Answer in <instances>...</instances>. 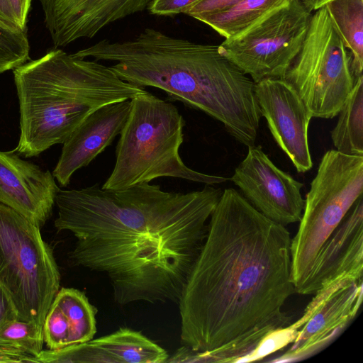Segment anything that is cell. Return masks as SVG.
Instances as JSON below:
<instances>
[{
    "label": "cell",
    "instance_id": "obj_1",
    "mask_svg": "<svg viewBox=\"0 0 363 363\" xmlns=\"http://www.w3.org/2000/svg\"><path fill=\"white\" fill-rule=\"evenodd\" d=\"M222 192L211 185L169 192L149 183L60 189L55 227L77 239L71 264L106 274L118 304L178 303Z\"/></svg>",
    "mask_w": 363,
    "mask_h": 363
},
{
    "label": "cell",
    "instance_id": "obj_2",
    "mask_svg": "<svg viewBox=\"0 0 363 363\" xmlns=\"http://www.w3.org/2000/svg\"><path fill=\"white\" fill-rule=\"evenodd\" d=\"M286 226L225 189L179 304L183 346L200 362H247L264 340L291 323L296 293Z\"/></svg>",
    "mask_w": 363,
    "mask_h": 363
},
{
    "label": "cell",
    "instance_id": "obj_3",
    "mask_svg": "<svg viewBox=\"0 0 363 363\" xmlns=\"http://www.w3.org/2000/svg\"><path fill=\"white\" fill-rule=\"evenodd\" d=\"M73 55L115 62L110 68L123 81L162 89L223 123L240 143H255L262 115L255 83L220 54L218 45L147 28L133 39H103Z\"/></svg>",
    "mask_w": 363,
    "mask_h": 363
},
{
    "label": "cell",
    "instance_id": "obj_4",
    "mask_svg": "<svg viewBox=\"0 0 363 363\" xmlns=\"http://www.w3.org/2000/svg\"><path fill=\"white\" fill-rule=\"evenodd\" d=\"M20 111L18 155L35 157L62 144L96 108L130 100L142 87L98 60L55 48L13 69Z\"/></svg>",
    "mask_w": 363,
    "mask_h": 363
},
{
    "label": "cell",
    "instance_id": "obj_5",
    "mask_svg": "<svg viewBox=\"0 0 363 363\" xmlns=\"http://www.w3.org/2000/svg\"><path fill=\"white\" fill-rule=\"evenodd\" d=\"M131 107L116 148V162L106 189H120L164 177L213 185L228 178L188 167L179 155L185 121L177 107L144 90Z\"/></svg>",
    "mask_w": 363,
    "mask_h": 363
},
{
    "label": "cell",
    "instance_id": "obj_6",
    "mask_svg": "<svg viewBox=\"0 0 363 363\" xmlns=\"http://www.w3.org/2000/svg\"><path fill=\"white\" fill-rule=\"evenodd\" d=\"M363 192V156L337 150L323 156L311 183L296 235L291 238V281L304 295L323 242Z\"/></svg>",
    "mask_w": 363,
    "mask_h": 363
},
{
    "label": "cell",
    "instance_id": "obj_7",
    "mask_svg": "<svg viewBox=\"0 0 363 363\" xmlns=\"http://www.w3.org/2000/svg\"><path fill=\"white\" fill-rule=\"evenodd\" d=\"M0 284L18 318L43 327L60 289V274L40 227L0 203Z\"/></svg>",
    "mask_w": 363,
    "mask_h": 363
},
{
    "label": "cell",
    "instance_id": "obj_8",
    "mask_svg": "<svg viewBox=\"0 0 363 363\" xmlns=\"http://www.w3.org/2000/svg\"><path fill=\"white\" fill-rule=\"evenodd\" d=\"M352 61L323 6L312 13L302 47L284 79L298 92L312 118H333L357 78Z\"/></svg>",
    "mask_w": 363,
    "mask_h": 363
},
{
    "label": "cell",
    "instance_id": "obj_9",
    "mask_svg": "<svg viewBox=\"0 0 363 363\" xmlns=\"http://www.w3.org/2000/svg\"><path fill=\"white\" fill-rule=\"evenodd\" d=\"M312 13L301 1L291 0L240 35L225 39L218 51L254 83L284 79L302 47Z\"/></svg>",
    "mask_w": 363,
    "mask_h": 363
},
{
    "label": "cell",
    "instance_id": "obj_10",
    "mask_svg": "<svg viewBox=\"0 0 363 363\" xmlns=\"http://www.w3.org/2000/svg\"><path fill=\"white\" fill-rule=\"evenodd\" d=\"M303 315L291 323L297 330L291 347L274 362H291L313 355L355 318L363 298V281L338 280L314 294Z\"/></svg>",
    "mask_w": 363,
    "mask_h": 363
},
{
    "label": "cell",
    "instance_id": "obj_11",
    "mask_svg": "<svg viewBox=\"0 0 363 363\" xmlns=\"http://www.w3.org/2000/svg\"><path fill=\"white\" fill-rule=\"evenodd\" d=\"M230 180L269 219L284 226L299 222L305 203L301 194L303 184L276 166L260 146L248 147Z\"/></svg>",
    "mask_w": 363,
    "mask_h": 363
},
{
    "label": "cell",
    "instance_id": "obj_12",
    "mask_svg": "<svg viewBox=\"0 0 363 363\" xmlns=\"http://www.w3.org/2000/svg\"><path fill=\"white\" fill-rule=\"evenodd\" d=\"M255 94L268 128L298 172L313 167L308 130L312 118L296 89L284 79L255 83Z\"/></svg>",
    "mask_w": 363,
    "mask_h": 363
},
{
    "label": "cell",
    "instance_id": "obj_13",
    "mask_svg": "<svg viewBox=\"0 0 363 363\" xmlns=\"http://www.w3.org/2000/svg\"><path fill=\"white\" fill-rule=\"evenodd\" d=\"M55 48L91 38L106 26L147 9L153 0H40Z\"/></svg>",
    "mask_w": 363,
    "mask_h": 363
},
{
    "label": "cell",
    "instance_id": "obj_14",
    "mask_svg": "<svg viewBox=\"0 0 363 363\" xmlns=\"http://www.w3.org/2000/svg\"><path fill=\"white\" fill-rule=\"evenodd\" d=\"M60 189L49 170L21 159L16 152L0 151V203L40 228L50 217Z\"/></svg>",
    "mask_w": 363,
    "mask_h": 363
},
{
    "label": "cell",
    "instance_id": "obj_15",
    "mask_svg": "<svg viewBox=\"0 0 363 363\" xmlns=\"http://www.w3.org/2000/svg\"><path fill=\"white\" fill-rule=\"evenodd\" d=\"M345 278H363L362 195L320 248L304 295Z\"/></svg>",
    "mask_w": 363,
    "mask_h": 363
},
{
    "label": "cell",
    "instance_id": "obj_16",
    "mask_svg": "<svg viewBox=\"0 0 363 363\" xmlns=\"http://www.w3.org/2000/svg\"><path fill=\"white\" fill-rule=\"evenodd\" d=\"M130 100L104 105L89 113L62 143L52 175L67 186L73 174L90 164L120 135L128 119Z\"/></svg>",
    "mask_w": 363,
    "mask_h": 363
},
{
    "label": "cell",
    "instance_id": "obj_17",
    "mask_svg": "<svg viewBox=\"0 0 363 363\" xmlns=\"http://www.w3.org/2000/svg\"><path fill=\"white\" fill-rule=\"evenodd\" d=\"M167 352L128 328L85 342L42 350L35 363H166Z\"/></svg>",
    "mask_w": 363,
    "mask_h": 363
},
{
    "label": "cell",
    "instance_id": "obj_18",
    "mask_svg": "<svg viewBox=\"0 0 363 363\" xmlns=\"http://www.w3.org/2000/svg\"><path fill=\"white\" fill-rule=\"evenodd\" d=\"M43 330L50 350L87 342L96 333V310L82 291L63 287L47 313Z\"/></svg>",
    "mask_w": 363,
    "mask_h": 363
},
{
    "label": "cell",
    "instance_id": "obj_19",
    "mask_svg": "<svg viewBox=\"0 0 363 363\" xmlns=\"http://www.w3.org/2000/svg\"><path fill=\"white\" fill-rule=\"evenodd\" d=\"M291 0H242L222 11L194 16L225 39L240 35Z\"/></svg>",
    "mask_w": 363,
    "mask_h": 363
},
{
    "label": "cell",
    "instance_id": "obj_20",
    "mask_svg": "<svg viewBox=\"0 0 363 363\" xmlns=\"http://www.w3.org/2000/svg\"><path fill=\"white\" fill-rule=\"evenodd\" d=\"M324 6L333 28L351 54L354 75H362L363 0H331Z\"/></svg>",
    "mask_w": 363,
    "mask_h": 363
},
{
    "label": "cell",
    "instance_id": "obj_21",
    "mask_svg": "<svg viewBox=\"0 0 363 363\" xmlns=\"http://www.w3.org/2000/svg\"><path fill=\"white\" fill-rule=\"evenodd\" d=\"M331 130L336 150L350 155L363 156V77L359 76L338 113Z\"/></svg>",
    "mask_w": 363,
    "mask_h": 363
},
{
    "label": "cell",
    "instance_id": "obj_22",
    "mask_svg": "<svg viewBox=\"0 0 363 363\" xmlns=\"http://www.w3.org/2000/svg\"><path fill=\"white\" fill-rule=\"evenodd\" d=\"M43 327L33 323L14 319L0 331V347L13 350L35 357L43 350Z\"/></svg>",
    "mask_w": 363,
    "mask_h": 363
},
{
    "label": "cell",
    "instance_id": "obj_23",
    "mask_svg": "<svg viewBox=\"0 0 363 363\" xmlns=\"http://www.w3.org/2000/svg\"><path fill=\"white\" fill-rule=\"evenodd\" d=\"M29 52L26 32L0 21V73L14 69L28 61Z\"/></svg>",
    "mask_w": 363,
    "mask_h": 363
},
{
    "label": "cell",
    "instance_id": "obj_24",
    "mask_svg": "<svg viewBox=\"0 0 363 363\" xmlns=\"http://www.w3.org/2000/svg\"><path fill=\"white\" fill-rule=\"evenodd\" d=\"M31 0H0V21L26 32V22Z\"/></svg>",
    "mask_w": 363,
    "mask_h": 363
},
{
    "label": "cell",
    "instance_id": "obj_25",
    "mask_svg": "<svg viewBox=\"0 0 363 363\" xmlns=\"http://www.w3.org/2000/svg\"><path fill=\"white\" fill-rule=\"evenodd\" d=\"M199 0H153L148 11L156 16H174L183 13L184 10Z\"/></svg>",
    "mask_w": 363,
    "mask_h": 363
},
{
    "label": "cell",
    "instance_id": "obj_26",
    "mask_svg": "<svg viewBox=\"0 0 363 363\" xmlns=\"http://www.w3.org/2000/svg\"><path fill=\"white\" fill-rule=\"evenodd\" d=\"M242 0H199L186 9L183 13L191 17L228 9Z\"/></svg>",
    "mask_w": 363,
    "mask_h": 363
},
{
    "label": "cell",
    "instance_id": "obj_27",
    "mask_svg": "<svg viewBox=\"0 0 363 363\" xmlns=\"http://www.w3.org/2000/svg\"><path fill=\"white\" fill-rule=\"evenodd\" d=\"M18 318V312L8 291L0 284V331L10 321Z\"/></svg>",
    "mask_w": 363,
    "mask_h": 363
},
{
    "label": "cell",
    "instance_id": "obj_28",
    "mask_svg": "<svg viewBox=\"0 0 363 363\" xmlns=\"http://www.w3.org/2000/svg\"><path fill=\"white\" fill-rule=\"evenodd\" d=\"M0 362L28 363L34 362V357L13 350L0 347Z\"/></svg>",
    "mask_w": 363,
    "mask_h": 363
},
{
    "label": "cell",
    "instance_id": "obj_29",
    "mask_svg": "<svg viewBox=\"0 0 363 363\" xmlns=\"http://www.w3.org/2000/svg\"><path fill=\"white\" fill-rule=\"evenodd\" d=\"M331 0H309L305 6L311 11L324 6L328 1Z\"/></svg>",
    "mask_w": 363,
    "mask_h": 363
},
{
    "label": "cell",
    "instance_id": "obj_30",
    "mask_svg": "<svg viewBox=\"0 0 363 363\" xmlns=\"http://www.w3.org/2000/svg\"><path fill=\"white\" fill-rule=\"evenodd\" d=\"M304 4H306L309 0H300Z\"/></svg>",
    "mask_w": 363,
    "mask_h": 363
}]
</instances>
